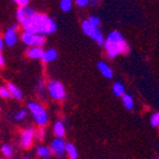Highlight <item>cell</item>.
Here are the masks:
<instances>
[{"mask_svg": "<svg viewBox=\"0 0 159 159\" xmlns=\"http://www.w3.org/2000/svg\"><path fill=\"white\" fill-rule=\"evenodd\" d=\"M103 46L109 58H116L121 53L127 55L129 52V46L125 38L119 31H111L103 41Z\"/></svg>", "mask_w": 159, "mask_h": 159, "instance_id": "cell-1", "label": "cell"}, {"mask_svg": "<svg viewBox=\"0 0 159 159\" xmlns=\"http://www.w3.org/2000/svg\"><path fill=\"white\" fill-rule=\"evenodd\" d=\"M28 108H29V111L31 112L36 124L39 127H43V126L47 125L48 114L40 103L36 102V101H30V102H28Z\"/></svg>", "mask_w": 159, "mask_h": 159, "instance_id": "cell-2", "label": "cell"}, {"mask_svg": "<svg viewBox=\"0 0 159 159\" xmlns=\"http://www.w3.org/2000/svg\"><path fill=\"white\" fill-rule=\"evenodd\" d=\"M48 91L51 98L55 100H64L66 98V90L64 85L58 80H52L48 82Z\"/></svg>", "mask_w": 159, "mask_h": 159, "instance_id": "cell-3", "label": "cell"}, {"mask_svg": "<svg viewBox=\"0 0 159 159\" xmlns=\"http://www.w3.org/2000/svg\"><path fill=\"white\" fill-rule=\"evenodd\" d=\"M21 41L27 46H36V47H43L46 43V37L43 34H34L25 31L21 34Z\"/></svg>", "mask_w": 159, "mask_h": 159, "instance_id": "cell-4", "label": "cell"}, {"mask_svg": "<svg viewBox=\"0 0 159 159\" xmlns=\"http://www.w3.org/2000/svg\"><path fill=\"white\" fill-rule=\"evenodd\" d=\"M51 155L56 156L57 158H64L66 156V143L62 138H55L49 147Z\"/></svg>", "mask_w": 159, "mask_h": 159, "instance_id": "cell-5", "label": "cell"}, {"mask_svg": "<svg viewBox=\"0 0 159 159\" xmlns=\"http://www.w3.org/2000/svg\"><path fill=\"white\" fill-rule=\"evenodd\" d=\"M34 131L36 130L34 128H28V129L24 130L20 135V146L24 149H29L34 143Z\"/></svg>", "mask_w": 159, "mask_h": 159, "instance_id": "cell-6", "label": "cell"}, {"mask_svg": "<svg viewBox=\"0 0 159 159\" xmlns=\"http://www.w3.org/2000/svg\"><path fill=\"white\" fill-rule=\"evenodd\" d=\"M17 31H18V26L17 25H13L9 28L5 34V37H3V43H6L9 47H12L17 43L18 41V36H17Z\"/></svg>", "mask_w": 159, "mask_h": 159, "instance_id": "cell-7", "label": "cell"}, {"mask_svg": "<svg viewBox=\"0 0 159 159\" xmlns=\"http://www.w3.org/2000/svg\"><path fill=\"white\" fill-rule=\"evenodd\" d=\"M56 29H57L56 22L53 21L52 19L47 18L46 19V21L43 22V25L41 34H51L56 31Z\"/></svg>", "mask_w": 159, "mask_h": 159, "instance_id": "cell-8", "label": "cell"}, {"mask_svg": "<svg viewBox=\"0 0 159 159\" xmlns=\"http://www.w3.org/2000/svg\"><path fill=\"white\" fill-rule=\"evenodd\" d=\"M97 67H98V70L100 71V74L102 75L103 77L107 78V79H111L112 76H114V71H112V69L109 67V65H107L106 62H103V61H99Z\"/></svg>", "mask_w": 159, "mask_h": 159, "instance_id": "cell-9", "label": "cell"}, {"mask_svg": "<svg viewBox=\"0 0 159 159\" xmlns=\"http://www.w3.org/2000/svg\"><path fill=\"white\" fill-rule=\"evenodd\" d=\"M58 58V51L53 48H49L46 51H43V57H41V60L43 62H51V61H55Z\"/></svg>", "mask_w": 159, "mask_h": 159, "instance_id": "cell-10", "label": "cell"}, {"mask_svg": "<svg viewBox=\"0 0 159 159\" xmlns=\"http://www.w3.org/2000/svg\"><path fill=\"white\" fill-rule=\"evenodd\" d=\"M43 48L36 47V46L29 48V49L27 50V56L29 57V58H31V59H41V57H43Z\"/></svg>", "mask_w": 159, "mask_h": 159, "instance_id": "cell-11", "label": "cell"}, {"mask_svg": "<svg viewBox=\"0 0 159 159\" xmlns=\"http://www.w3.org/2000/svg\"><path fill=\"white\" fill-rule=\"evenodd\" d=\"M7 88H8L9 93H10L11 97L15 99H17V100H20V99L22 98V91L20 90V88L17 87L15 84H11V82H9L8 86H7Z\"/></svg>", "mask_w": 159, "mask_h": 159, "instance_id": "cell-12", "label": "cell"}, {"mask_svg": "<svg viewBox=\"0 0 159 159\" xmlns=\"http://www.w3.org/2000/svg\"><path fill=\"white\" fill-rule=\"evenodd\" d=\"M53 134L56 135L57 138H64L66 135V128H65L64 124L61 121H56V124L53 125Z\"/></svg>", "mask_w": 159, "mask_h": 159, "instance_id": "cell-13", "label": "cell"}, {"mask_svg": "<svg viewBox=\"0 0 159 159\" xmlns=\"http://www.w3.org/2000/svg\"><path fill=\"white\" fill-rule=\"evenodd\" d=\"M81 29H82V31H84V34H87L88 37H91L93 32L96 31V29H98V28L93 27L88 20H84V21L81 22Z\"/></svg>", "mask_w": 159, "mask_h": 159, "instance_id": "cell-14", "label": "cell"}, {"mask_svg": "<svg viewBox=\"0 0 159 159\" xmlns=\"http://www.w3.org/2000/svg\"><path fill=\"white\" fill-rule=\"evenodd\" d=\"M66 155L69 159H77L78 158V150L74 143H66Z\"/></svg>", "mask_w": 159, "mask_h": 159, "instance_id": "cell-15", "label": "cell"}, {"mask_svg": "<svg viewBox=\"0 0 159 159\" xmlns=\"http://www.w3.org/2000/svg\"><path fill=\"white\" fill-rule=\"evenodd\" d=\"M36 154H37L38 157L40 158H43V159H49L51 157V151L50 149L48 148L46 146H39L37 148V151H36Z\"/></svg>", "mask_w": 159, "mask_h": 159, "instance_id": "cell-16", "label": "cell"}, {"mask_svg": "<svg viewBox=\"0 0 159 159\" xmlns=\"http://www.w3.org/2000/svg\"><path fill=\"white\" fill-rule=\"evenodd\" d=\"M122 98V102H124V106H125V108L127 109V110H131V109L134 108V99L133 97L129 95V93H124V95L121 96Z\"/></svg>", "mask_w": 159, "mask_h": 159, "instance_id": "cell-17", "label": "cell"}, {"mask_svg": "<svg viewBox=\"0 0 159 159\" xmlns=\"http://www.w3.org/2000/svg\"><path fill=\"white\" fill-rule=\"evenodd\" d=\"M91 39L93 40V41H96L97 43V45L98 46H103V41H105V38H103V34H102V31H101L100 29H96V31L93 34V36H91Z\"/></svg>", "mask_w": 159, "mask_h": 159, "instance_id": "cell-18", "label": "cell"}, {"mask_svg": "<svg viewBox=\"0 0 159 159\" xmlns=\"http://www.w3.org/2000/svg\"><path fill=\"white\" fill-rule=\"evenodd\" d=\"M112 93L116 97H121L125 93V86L121 82H115L112 85Z\"/></svg>", "mask_w": 159, "mask_h": 159, "instance_id": "cell-19", "label": "cell"}, {"mask_svg": "<svg viewBox=\"0 0 159 159\" xmlns=\"http://www.w3.org/2000/svg\"><path fill=\"white\" fill-rule=\"evenodd\" d=\"M1 154L6 157V158H10L11 156L13 155V149L10 145L8 143H3L1 146Z\"/></svg>", "mask_w": 159, "mask_h": 159, "instance_id": "cell-20", "label": "cell"}, {"mask_svg": "<svg viewBox=\"0 0 159 159\" xmlns=\"http://www.w3.org/2000/svg\"><path fill=\"white\" fill-rule=\"evenodd\" d=\"M72 7V0H61L60 1V8L65 12H68V11L71 10Z\"/></svg>", "mask_w": 159, "mask_h": 159, "instance_id": "cell-21", "label": "cell"}, {"mask_svg": "<svg viewBox=\"0 0 159 159\" xmlns=\"http://www.w3.org/2000/svg\"><path fill=\"white\" fill-rule=\"evenodd\" d=\"M27 116H28V110H27V109H20L16 114V116H15V119H16L17 121H21Z\"/></svg>", "mask_w": 159, "mask_h": 159, "instance_id": "cell-22", "label": "cell"}, {"mask_svg": "<svg viewBox=\"0 0 159 159\" xmlns=\"http://www.w3.org/2000/svg\"><path fill=\"white\" fill-rule=\"evenodd\" d=\"M0 97H2L5 99H9L11 98V95L9 93L7 86H0Z\"/></svg>", "mask_w": 159, "mask_h": 159, "instance_id": "cell-23", "label": "cell"}, {"mask_svg": "<svg viewBox=\"0 0 159 159\" xmlns=\"http://www.w3.org/2000/svg\"><path fill=\"white\" fill-rule=\"evenodd\" d=\"M45 135H46V133H45L43 127L38 128V129L34 131V137L37 138L38 140H40V141H43V139H45Z\"/></svg>", "mask_w": 159, "mask_h": 159, "instance_id": "cell-24", "label": "cell"}, {"mask_svg": "<svg viewBox=\"0 0 159 159\" xmlns=\"http://www.w3.org/2000/svg\"><path fill=\"white\" fill-rule=\"evenodd\" d=\"M88 21L90 22L93 27H96V28H99V26H100V24H101L100 18L97 16H90L88 18Z\"/></svg>", "mask_w": 159, "mask_h": 159, "instance_id": "cell-25", "label": "cell"}, {"mask_svg": "<svg viewBox=\"0 0 159 159\" xmlns=\"http://www.w3.org/2000/svg\"><path fill=\"white\" fill-rule=\"evenodd\" d=\"M150 125L152 127H158L159 126V114L158 112H155L150 118Z\"/></svg>", "mask_w": 159, "mask_h": 159, "instance_id": "cell-26", "label": "cell"}, {"mask_svg": "<svg viewBox=\"0 0 159 159\" xmlns=\"http://www.w3.org/2000/svg\"><path fill=\"white\" fill-rule=\"evenodd\" d=\"M24 11H25V16H26V18H30V17H32L34 13H36V10H34V8H31V7H29V6L24 7Z\"/></svg>", "mask_w": 159, "mask_h": 159, "instance_id": "cell-27", "label": "cell"}, {"mask_svg": "<svg viewBox=\"0 0 159 159\" xmlns=\"http://www.w3.org/2000/svg\"><path fill=\"white\" fill-rule=\"evenodd\" d=\"M16 16H17V20H18L19 22H21L22 20L26 18L24 8H18V10H17V12H16Z\"/></svg>", "mask_w": 159, "mask_h": 159, "instance_id": "cell-28", "label": "cell"}, {"mask_svg": "<svg viewBox=\"0 0 159 159\" xmlns=\"http://www.w3.org/2000/svg\"><path fill=\"white\" fill-rule=\"evenodd\" d=\"M13 1L19 6V8H24V7H27L29 5L30 0H13Z\"/></svg>", "mask_w": 159, "mask_h": 159, "instance_id": "cell-29", "label": "cell"}, {"mask_svg": "<svg viewBox=\"0 0 159 159\" xmlns=\"http://www.w3.org/2000/svg\"><path fill=\"white\" fill-rule=\"evenodd\" d=\"M76 5L80 8H85L89 5V0H76Z\"/></svg>", "mask_w": 159, "mask_h": 159, "instance_id": "cell-30", "label": "cell"}, {"mask_svg": "<svg viewBox=\"0 0 159 159\" xmlns=\"http://www.w3.org/2000/svg\"><path fill=\"white\" fill-rule=\"evenodd\" d=\"M5 57L2 56V53L0 52V67L2 68V67H5Z\"/></svg>", "mask_w": 159, "mask_h": 159, "instance_id": "cell-31", "label": "cell"}, {"mask_svg": "<svg viewBox=\"0 0 159 159\" xmlns=\"http://www.w3.org/2000/svg\"><path fill=\"white\" fill-rule=\"evenodd\" d=\"M99 2H100V0H89V3H90L91 6H98Z\"/></svg>", "mask_w": 159, "mask_h": 159, "instance_id": "cell-32", "label": "cell"}, {"mask_svg": "<svg viewBox=\"0 0 159 159\" xmlns=\"http://www.w3.org/2000/svg\"><path fill=\"white\" fill-rule=\"evenodd\" d=\"M3 47H5V43H3V39L1 37H0V52L2 51Z\"/></svg>", "mask_w": 159, "mask_h": 159, "instance_id": "cell-33", "label": "cell"}, {"mask_svg": "<svg viewBox=\"0 0 159 159\" xmlns=\"http://www.w3.org/2000/svg\"><path fill=\"white\" fill-rule=\"evenodd\" d=\"M24 159H29V158H27V157H25V158Z\"/></svg>", "mask_w": 159, "mask_h": 159, "instance_id": "cell-34", "label": "cell"}]
</instances>
